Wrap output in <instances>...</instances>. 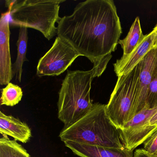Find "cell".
I'll list each match as a JSON object with an SVG mask.
<instances>
[{
	"instance_id": "cell-1",
	"label": "cell",
	"mask_w": 157,
	"mask_h": 157,
	"mask_svg": "<svg viewBox=\"0 0 157 157\" xmlns=\"http://www.w3.org/2000/svg\"><path fill=\"white\" fill-rule=\"evenodd\" d=\"M58 37L94 65L115 50L122 33L112 0H87L57 23Z\"/></svg>"
},
{
	"instance_id": "cell-2",
	"label": "cell",
	"mask_w": 157,
	"mask_h": 157,
	"mask_svg": "<svg viewBox=\"0 0 157 157\" xmlns=\"http://www.w3.org/2000/svg\"><path fill=\"white\" fill-rule=\"evenodd\" d=\"M112 57L108 55L90 70L68 71L59 92L58 117L64 124V128L69 127L88 113L94 104L90 97L93 80L102 75Z\"/></svg>"
},
{
	"instance_id": "cell-3",
	"label": "cell",
	"mask_w": 157,
	"mask_h": 157,
	"mask_svg": "<svg viewBox=\"0 0 157 157\" xmlns=\"http://www.w3.org/2000/svg\"><path fill=\"white\" fill-rule=\"evenodd\" d=\"M106 105L94 104L91 110L59 133L60 140L93 146L125 149L121 131L106 113Z\"/></svg>"
},
{
	"instance_id": "cell-4",
	"label": "cell",
	"mask_w": 157,
	"mask_h": 157,
	"mask_svg": "<svg viewBox=\"0 0 157 157\" xmlns=\"http://www.w3.org/2000/svg\"><path fill=\"white\" fill-rule=\"evenodd\" d=\"M65 0H7L10 24L39 31L48 40L57 33L60 4Z\"/></svg>"
},
{
	"instance_id": "cell-5",
	"label": "cell",
	"mask_w": 157,
	"mask_h": 157,
	"mask_svg": "<svg viewBox=\"0 0 157 157\" xmlns=\"http://www.w3.org/2000/svg\"><path fill=\"white\" fill-rule=\"evenodd\" d=\"M140 62L131 71L118 77L117 82L106 105V113L113 124L121 129L137 114Z\"/></svg>"
},
{
	"instance_id": "cell-6",
	"label": "cell",
	"mask_w": 157,
	"mask_h": 157,
	"mask_svg": "<svg viewBox=\"0 0 157 157\" xmlns=\"http://www.w3.org/2000/svg\"><path fill=\"white\" fill-rule=\"evenodd\" d=\"M80 56L67 43L58 36L52 47L39 59L36 75L39 77L59 76Z\"/></svg>"
},
{
	"instance_id": "cell-7",
	"label": "cell",
	"mask_w": 157,
	"mask_h": 157,
	"mask_svg": "<svg viewBox=\"0 0 157 157\" xmlns=\"http://www.w3.org/2000/svg\"><path fill=\"white\" fill-rule=\"evenodd\" d=\"M10 19L9 12L0 20V84L8 85L13 78L10 51Z\"/></svg>"
},
{
	"instance_id": "cell-8",
	"label": "cell",
	"mask_w": 157,
	"mask_h": 157,
	"mask_svg": "<svg viewBox=\"0 0 157 157\" xmlns=\"http://www.w3.org/2000/svg\"><path fill=\"white\" fill-rule=\"evenodd\" d=\"M140 71L137 103V114L146 108L149 87L157 63V48L154 46L140 61Z\"/></svg>"
},
{
	"instance_id": "cell-9",
	"label": "cell",
	"mask_w": 157,
	"mask_h": 157,
	"mask_svg": "<svg viewBox=\"0 0 157 157\" xmlns=\"http://www.w3.org/2000/svg\"><path fill=\"white\" fill-rule=\"evenodd\" d=\"M156 33L153 30L147 35L143 41L129 55L124 56L114 64V71L117 77L126 75L140 63L146 54L154 47Z\"/></svg>"
},
{
	"instance_id": "cell-10",
	"label": "cell",
	"mask_w": 157,
	"mask_h": 157,
	"mask_svg": "<svg viewBox=\"0 0 157 157\" xmlns=\"http://www.w3.org/2000/svg\"><path fill=\"white\" fill-rule=\"evenodd\" d=\"M64 142L66 147L80 157H134L133 151L127 149L105 147L71 141Z\"/></svg>"
},
{
	"instance_id": "cell-11",
	"label": "cell",
	"mask_w": 157,
	"mask_h": 157,
	"mask_svg": "<svg viewBox=\"0 0 157 157\" xmlns=\"http://www.w3.org/2000/svg\"><path fill=\"white\" fill-rule=\"evenodd\" d=\"M157 111V107L151 109L146 107L120 129L122 140L127 149L133 151L136 148V143L143 125Z\"/></svg>"
},
{
	"instance_id": "cell-12",
	"label": "cell",
	"mask_w": 157,
	"mask_h": 157,
	"mask_svg": "<svg viewBox=\"0 0 157 157\" xmlns=\"http://www.w3.org/2000/svg\"><path fill=\"white\" fill-rule=\"evenodd\" d=\"M0 132L23 143L28 142L32 136L31 129L26 123L2 112H0Z\"/></svg>"
},
{
	"instance_id": "cell-13",
	"label": "cell",
	"mask_w": 157,
	"mask_h": 157,
	"mask_svg": "<svg viewBox=\"0 0 157 157\" xmlns=\"http://www.w3.org/2000/svg\"><path fill=\"white\" fill-rule=\"evenodd\" d=\"M28 28L25 27H20L19 35L17 41V57L16 61L12 65L13 75L15 79L21 82V81L23 65L24 62L28 61L26 58L27 43H28Z\"/></svg>"
},
{
	"instance_id": "cell-14",
	"label": "cell",
	"mask_w": 157,
	"mask_h": 157,
	"mask_svg": "<svg viewBox=\"0 0 157 157\" xmlns=\"http://www.w3.org/2000/svg\"><path fill=\"white\" fill-rule=\"evenodd\" d=\"M142 33L139 18L136 17L132 26L130 27L127 36L124 39L120 40V44L124 51L123 56H126L131 54L146 37Z\"/></svg>"
},
{
	"instance_id": "cell-15",
	"label": "cell",
	"mask_w": 157,
	"mask_h": 157,
	"mask_svg": "<svg viewBox=\"0 0 157 157\" xmlns=\"http://www.w3.org/2000/svg\"><path fill=\"white\" fill-rule=\"evenodd\" d=\"M0 157H31L27 150L15 140L6 135L0 139Z\"/></svg>"
},
{
	"instance_id": "cell-16",
	"label": "cell",
	"mask_w": 157,
	"mask_h": 157,
	"mask_svg": "<svg viewBox=\"0 0 157 157\" xmlns=\"http://www.w3.org/2000/svg\"><path fill=\"white\" fill-rule=\"evenodd\" d=\"M23 95L22 90L20 86L10 82L2 90L1 105L14 106L21 101Z\"/></svg>"
},
{
	"instance_id": "cell-17",
	"label": "cell",
	"mask_w": 157,
	"mask_h": 157,
	"mask_svg": "<svg viewBox=\"0 0 157 157\" xmlns=\"http://www.w3.org/2000/svg\"><path fill=\"white\" fill-rule=\"evenodd\" d=\"M146 107L149 109L157 107V63L149 87Z\"/></svg>"
},
{
	"instance_id": "cell-18",
	"label": "cell",
	"mask_w": 157,
	"mask_h": 157,
	"mask_svg": "<svg viewBox=\"0 0 157 157\" xmlns=\"http://www.w3.org/2000/svg\"><path fill=\"white\" fill-rule=\"evenodd\" d=\"M143 144L145 150L157 155V130L146 140Z\"/></svg>"
},
{
	"instance_id": "cell-19",
	"label": "cell",
	"mask_w": 157,
	"mask_h": 157,
	"mask_svg": "<svg viewBox=\"0 0 157 157\" xmlns=\"http://www.w3.org/2000/svg\"><path fill=\"white\" fill-rule=\"evenodd\" d=\"M134 157H157V155L150 153L144 148H142L136 150L134 153Z\"/></svg>"
},
{
	"instance_id": "cell-20",
	"label": "cell",
	"mask_w": 157,
	"mask_h": 157,
	"mask_svg": "<svg viewBox=\"0 0 157 157\" xmlns=\"http://www.w3.org/2000/svg\"><path fill=\"white\" fill-rule=\"evenodd\" d=\"M153 30L156 33V40H155V44H154V46L157 48V24L155 27L153 28Z\"/></svg>"
}]
</instances>
